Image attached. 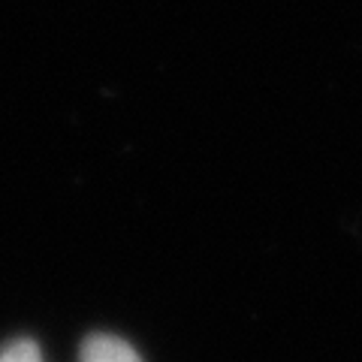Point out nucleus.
I'll use <instances>...</instances> for the list:
<instances>
[{"label": "nucleus", "instance_id": "2", "mask_svg": "<svg viewBox=\"0 0 362 362\" xmlns=\"http://www.w3.org/2000/svg\"><path fill=\"white\" fill-rule=\"evenodd\" d=\"M0 362H42L40 344L33 338H16L6 347H0Z\"/></svg>", "mask_w": 362, "mask_h": 362}, {"label": "nucleus", "instance_id": "1", "mask_svg": "<svg viewBox=\"0 0 362 362\" xmlns=\"http://www.w3.org/2000/svg\"><path fill=\"white\" fill-rule=\"evenodd\" d=\"M78 362H142L136 347L118 335H88L78 350Z\"/></svg>", "mask_w": 362, "mask_h": 362}]
</instances>
